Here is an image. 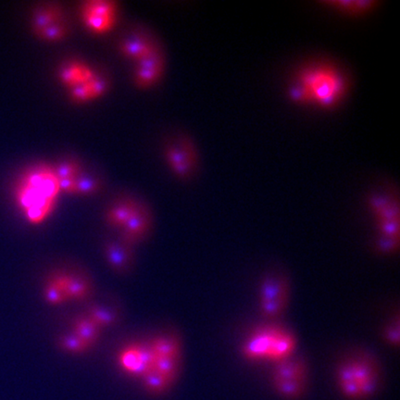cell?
Masks as SVG:
<instances>
[{"mask_svg":"<svg viewBox=\"0 0 400 400\" xmlns=\"http://www.w3.org/2000/svg\"><path fill=\"white\" fill-rule=\"evenodd\" d=\"M347 91L348 80L341 68L329 61H314L296 70L287 97L295 104L331 110L344 100Z\"/></svg>","mask_w":400,"mask_h":400,"instance_id":"obj_1","label":"cell"},{"mask_svg":"<svg viewBox=\"0 0 400 400\" xmlns=\"http://www.w3.org/2000/svg\"><path fill=\"white\" fill-rule=\"evenodd\" d=\"M60 193L52 166L38 163L31 166L20 177L15 200L28 221L39 225L52 213Z\"/></svg>","mask_w":400,"mask_h":400,"instance_id":"obj_2","label":"cell"},{"mask_svg":"<svg viewBox=\"0 0 400 400\" xmlns=\"http://www.w3.org/2000/svg\"><path fill=\"white\" fill-rule=\"evenodd\" d=\"M335 384L347 400H368L378 391L382 372L375 357L366 351L343 357L335 369Z\"/></svg>","mask_w":400,"mask_h":400,"instance_id":"obj_3","label":"cell"},{"mask_svg":"<svg viewBox=\"0 0 400 400\" xmlns=\"http://www.w3.org/2000/svg\"><path fill=\"white\" fill-rule=\"evenodd\" d=\"M297 338L293 331L277 322H268L254 328L244 340L240 353L249 362L273 365L296 355Z\"/></svg>","mask_w":400,"mask_h":400,"instance_id":"obj_4","label":"cell"},{"mask_svg":"<svg viewBox=\"0 0 400 400\" xmlns=\"http://www.w3.org/2000/svg\"><path fill=\"white\" fill-rule=\"evenodd\" d=\"M367 203L378 232L374 243L376 251L384 255L397 252L400 244V208L397 195L388 192L372 193Z\"/></svg>","mask_w":400,"mask_h":400,"instance_id":"obj_5","label":"cell"},{"mask_svg":"<svg viewBox=\"0 0 400 400\" xmlns=\"http://www.w3.org/2000/svg\"><path fill=\"white\" fill-rule=\"evenodd\" d=\"M309 371L300 357H291L274 364L270 382L274 393L283 399L297 400L307 392Z\"/></svg>","mask_w":400,"mask_h":400,"instance_id":"obj_6","label":"cell"},{"mask_svg":"<svg viewBox=\"0 0 400 400\" xmlns=\"http://www.w3.org/2000/svg\"><path fill=\"white\" fill-rule=\"evenodd\" d=\"M165 161L174 175L183 181L192 179L199 168V153L192 137L176 131L163 143Z\"/></svg>","mask_w":400,"mask_h":400,"instance_id":"obj_7","label":"cell"},{"mask_svg":"<svg viewBox=\"0 0 400 400\" xmlns=\"http://www.w3.org/2000/svg\"><path fill=\"white\" fill-rule=\"evenodd\" d=\"M290 282L281 273L265 275L259 285V313L268 322H277L288 307L290 300Z\"/></svg>","mask_w":400,"mask_h":400,"instance_id":"obj_8","label":"cell"},{"mask_svg":"<svg viewBox=\"0 0 400 400\" xmlns=\"http://www.w3.org/2000/svg\"><path fill=\"white\" fill-rule=\"evenodd\" d=\"M79 11L87 30L95 34H103L114 27L119 5L113 0H86L81 3Z\"/></svg>","mask_w":400,"mask_h":400,"instance_id":"obj_9","label":"cell"},{"mask_svg":"<svg viewBox=\"0 0 400 400\" xmlns=\"http://www.w3.org/2000/svg\"><path fill=\"white\" fill-rule=\"evenodd\" d=\"M165 67V52L159 40L147 55L136 61L132 73L134 84L141 90L152 87L163 76Z\"/></svg>","mask_w":400,"mask_h":400,"instance_id":"obj_10","label":"cell"},{"mask_svg":"<svg viewBox=\"0 0 400 400\" xmlns=\"http://www.w3.org/2000/svg\"><path fill=\"white\" fill-rule=\"evenodd\" d=\"M153 213L148 204L137 199L136 208L125 225L120 230V240L130 247L141 245L153 230Z\"/></svg>","mask_w":400,"mask_h":400,"instance_id":"obj_11","label":"cell"},{"mask_svg":"<svg viewBox=\"0 0 400 400\" xmlns=\"http://www.w3.org/2000/svg\"><path fill=\"white\" fill-rule=\"evenodd\" d=\"M158 41L148 28L135 25L121 34L117 47L121 55L136 62L147 55Z\"/></svg>","mask_w":400,"mask_h":400,"instance_id":"obj_12","label":"cell"},{"mask_svg":"<svg viewBox=\"0 0 400 400\" xmlns=\"http://www.w3.org/2000/svg\"><path fill=\"white\" fill-rule=\"evenodd\" d=\"M155 356L149 343L134 344L121 351L118 363L129 375L141 378L153 366Z\"/></svg>","mask_w":400,"mask_h":400,"instance_id":"obj_13","label":"cell"},{"mask_svg":"<svg viewBox=\"0 0 400 400\" xmlns=\"http://www.w3.org/2000/svg\"><path fill=\"white\" fill-rule=\"evenodd\" d=\"M106 262L110 266V268L119 275H127L131 274L135 263V248L120 239L118 241L110 240L107 241L103 246Z\"/></svg>","mask_w":400,"mask_h":400,"instance_id":"obj_14","label":"cell"},{"mask_svg":"<svg viewBox=\"0 0 400 400\" xmlns=\"http://www.w3.org/2000/svg\"><path fill=\"white\" fill-rule=\"evenodd\" d=\"M66 16L64 8L58 1H42L34 6L31 12L30 26L36 36L43 29Z\"/></svg>","mask_w":400,"mask_h":400,"instance_id":"obj_15","label":"cell"},{"mask_svg":"<svg viewBox=\"0 0 400 400\" xmlns=\"http://www.w3.org/2000/svg\"><path fill=\"white\" fill-rule=\"evenodd\" d=\"M320 4L328 10L349 17L364 16L377 9V0H324Z\"/></svg>","mask_w":400,"mask_h":400,"instance_id":"obj_16","label":"cell"},{"mask_svg":"<svg viewBox=\"0 0 400 400\" xmlns=\"http://www.w3.org/2000/svg\"><path fill=\"white\" fill-rule=\"evenodd\" d=\"M137 203V198L129 195L116 198L106 211V224L112 228L121 230L131 217Z\"/></svg>","mask_w":400,"mask_h":400,"instance_id":"obj_17","label":"cell"},{"mask_svg":"<svg viewBox=\"0 0 400 400\" xmlns=\"http://www.w3.org/2000/svg\"><path fill=\"white\" fill-rule=\"evenodd\" d=\"M93 73L94 69L82 61H68L60 67L58 77L60 82L70 89L87 82Z\"/></svg>","mask_w":400,"mask_h":400,"instance_id":"obj_18","label":"cell"},{"mask_svg":"<svg viewBox=\"0 0 400 400\" xmlns=\"http://www.w3.org/2000/svg\"><path fill=\"white\" fill-rule=\"evenodd\" d=\"M104 187V180L99 172L82 164L74 180L73 195L91 197L102 192Z\"/></svg>","mask_w":400,"mask_h":400,"instance_id":"obj_19","label":"cell"},{"mask_svg":"<svg viewBox=\"0 0 400 400\" xmlns=\"http://www.w3.org/2000/svg\"><path fill=\"white\" fill-rule=\"evenodd\" d=\"M148 343L155 358L183 357L181 337L176 332L170 331L159 334Z\"/></svg>","mask_w":400,"mask_h":400,"instance_id":"obj_20","label":"cell"},{"mask_svg":"<svg viewBox=\"0 0 400 400\" xmlns=\"http://www.w3.org/2000/svg\"><path fill=\"white\" fill-rule=\"evenodd\" d=\"M61 278L70 300L85 301L92 296L93 286L86 276L71 273L61 274Z\"/></svg>","mask_w":400,"mask_h":400,"instance_id":"obj_21","label":"cell"},{"mask_svg":"<svg viewBox=\"0 0 400 400\" xmlns=\"http://www.w3.org/2000/svg\"><path fill=\"white\" fill-rule=\"evenodd\" d=\"M102 329L94 323L87 315L83 314L74 319L72 333L78 335L92 348L98 343Z\"/></svg>","mask_w":400,"mask_h":400,"instance_id":"obj_22","label":"cell"},{"mask_svg":"<svg viewBox=\"0 0 400 400\" xmlns=\"http://www.w3.org/2000/svg\"><path fill=\"white\" fill-rule=\"evenodd\" d=\"M143 387L146 392L153 395H164L168 393L173 384L161 373L156 371L154 368L149 369L147 373L141 377Z\"/></svg>","mask_w":400,"mask_h":400,"instance_id":"obj_23","label":"cell"},{"mask_svg":"<svg viewBox=\"0 0 400 400\" xmlns=\"http://www.w3.org/2000/svg\"><path fill=\"white\" fill-rule=\"evenodd\" d=\"M84 314L102 330L115 326L120 319L119 313L115 309L97 304L89 305Z\"/></svg>","mask_w":400,"mask_h":400,"instance_id":"obj_24","label":"cell"},{"mask_svg":"<svg viewBox=\"0 0 400 400\" xmlns=\"http://www.w3.org/2000/svg\"><path fill=\"white\" fill-rule=\"evenodd\" d=\"M182 363L183 357H160L155 358L152 368L161 373L174 385L180 377Z\"/></svg>","mask_w":400,"mask_h":400,"instance_id":"obj_25","label":"cell"},{"mask_svg":"<svg viewBox=\"0 0 400 400\" xmlns=\"http://www.w3.org/2000/svg\"><path fill=\"white\" fill-rule=\"evenodd\" d=\"M45 300L52 306H58L70 301L64 285L62 283L61 274L51 277L44 289Z\"/></svg>","mask_w":400,"mask_h":400,"instance_id":"obj_26","label":"cell"},{"mask_svg":"<svg viewBox=\"0 0 400 400\" xmlns=\"http://www.w3.org/2000/svg\"><path fill=\"white\" fill-rule=\"evenodd\" d=\"M71 32L70 22L67 19V16L61 18L57 22H53L50 26L43 29L40 33L36 35L39 39L46 41V42H60L67 38Z\"/></svg>","mask_w":400,"mask_h":400,"instance_id":"obj_27","label":"cell"},{"mask_svg":"<svg viewBox=\"0 0 400 400\" xmlns=\"http://www.w3.org/2000/svg\"><path fill=\"white\" fill-rule=\"evenodd\" d=\"M82 165L79 159L72 156H67L58 160L56 164L52 165V168L58 181H62L75 179Z\"/></svg>","mask_w":400,"mask_h":400,"instance_id":"obj_28","label":"cell"},{"mask_svg":"<svg viewBox=\"0 0 400 400\" xmlns=\"http://www.w3.org/2000/svg\"><path fill=\"white\" fill-rule=\"evenodd\" d=\"M57 345L61 351L71 355H82L91 349L90 345L72 332L61 335Z\"/></svg>","mask_w":400,"mask_h":400,"instance_id":"obj_29","label":"cell"},{"mask_svg":"<svg viewBox=\"0 0 400 400\" xmlns=\"http://www.w3.org/2000/svg\"><path fill=\"white\" fill-rule=\"evenodd\" d=\"M92 100L103 97L110 87V78L102 70H94L92 77L86 82Z\"/></svg>","mask_w":400,"mask_h":400,"instance_id":"obj_30","label":"cell"},{"mask_svg":"<svg viewBox=\"0 0 400 400\" xmlns=\"http://www.w3.org/2000/svg\"><path fill=\"white\" fill-rule=\"evenodd\" d=\"M382 336L387 345L395 348L398 347L400 341V324L399 315L397 313L385 324L382 332Z\"/></svg>","mask_w":400,"mask_h":400,"instance_id":"obj_31","label":"cell"}]
</instances>
